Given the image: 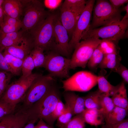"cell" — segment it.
I'll return each instance as SVG.
<instances>
[{"instance_id":"f35d334b","label":"cell","mask_w":128,"mask_h":128,"mask_svg":"<svg viewBox=\"0 0 128 128\" xmlns=\"http://www.w3.org/2000/svg\"><path fill=\"white\" fill-rule=\"evenodd\" d=\"M62 1L61 0H45L44 1V5L50 10H54L60 5Z\"/></svg>"},{"instance_id":"b9f144b4","label":"cell","mask_w":128,"mask_h":128,"mask_svg":"<svg viewBox=\"0 0 128 128\" xmlns=\"http://www.w3.org/2000/svg\"><path fill=\"white\" fill-rule=\"evenodd\" d=\"M109 2L115 8L118 9L121 6L128 3V0H110Z\"/></svg>"},{"instance_id":"4dcf8cb0","label":"cell","mask_w":128,"mask_h":128,"mask_svg":"<svg viewBox=\"0 0 128 128\" xmlns=\"http://www.w3.org/2000/svg\"><path fill=\"white\" fill-rule=\"evenodd\" d=\"M85 123L82 112L72 118L63 128H85Z\"/></svg>"},{"instance_id":"6da1fadb","label":"cell","mask_w":128,"mask_h":128,"mask_svg":"<svg viewBox=\"0 0 128 128\" xmlns=\"http://www.w3.org/2000/svg\"><path fill=\"white\" fill-rule=\"evenodd\" d=\"M23 6L21 29L30 34L33 32L47 17L48 14L44 5L36 0H21Z\"/></svg>"},{"instance_id":"e575fe53","label":"cell","mask_w":128,"mask_h":128,"mask_svg":"<svg viewBox=\"0 0 128 128\" xmlns=\"http://www.w3.org/2000/svg\"><path fill=\"white\" fill-rule=\"evenodd\" d=\"M65 106L60 99L59 100L51 115L52 122L54 123L57 118L64 112Z\"/></svg>"},{"instance_id":"30bf717a","label":"cell","mask_w":128,"mask_h":128,"mask_svg":"<svg viewBox=\"0 0 128 128\" xmlns=\"http://www.w3.org/2000/svg\"><path fill=\"white\" fill-rule=\"evenodd\" d=\"M97 76L87 71L78 72L62 81L64 91H89L97 84Z\"/></svg>"},{"instance_id":"836d02e7","label":"cell","mask_w":128,"mask_h":128,"mask_svg":"<svg viewBox=\"0 0 128 128\" xmlns=\"http://www.w3.org/2000/svg\"><path fill=\"white\" fill-rule=\"evenodd\" d=\"M121 58L120 56L116 59L108 61L101 62L98 66V68L101 69H109L113 71L118 67L120 63Z\"/></svg>"},{"instance_id":"ac0fdd59","label":"cell","mask_w":128,"mask_h":128,"mask_svg":"<svg viewBox=\"0 0 128 128\" xmlns=\"http://www.w3.org/2000/svg\"><path fill=\"white\" fill-rule=\"evenodd\" d=\"M1 7L4 13L9 17L20 20L22 16L23 6L21 0H4Z\"/></svg>"},{"instance_id":"cb8c5ba5","label":"cell","mask_w":128,"mask_h":128,"mask_svg":"<svg viewBox=\"0 0 128 128\" xmlns=\"http://www.w3.org/2000/svg\"><path fill=\"white\" fill-rule=\"evenodd\" d=\"M102 93L98 89L83 97L85 109H100V99Z\"/></svg>"},{"instance_id":"277c9868","label":"cell","mask_w":128,"mask_h":128,"mask_svg":"<svg viewBox=\"0 0 128 128\" xmlns=\"http://www.w3.org/2000/svg\"><path fill=\"white\" fill-rule=\"evenodd\" d=\"M42 74L32 73L27 77L22 76L8 85L0 99L16 106L22 100L27 91L34 81Z\"/></svg>"},{"instance_id":"ee69618b","label":"cell","mask_w":128,"mask_h":128,"mask_svg":"<svg viewBox=\"0 0 128 128\" xmlns=\"http://www.w3.org/2000/svg\"><path fill=\"white\" fill-rule=\"evenodd\" d=\"M38 119H36L31 120L26 124L22 128H34L35 123Z\"/></svg>"},{"instance_id":"3957f363","label":"cell","mask_w":128,"mask_h":128,"mask_svg":"<svg viewBox=\"0 0 128 128\" xmlns=\"http://www.w3.org/2000/svg\"><path fill=\"white\" fill-rule=\"evenodd\" d=\"M53 77L42 74L37 78L28 89L21 101V108L27 110L40 100L54 85Z\"/></svg>"},{"instance_id":"7bdbcfd3","label":"cell","mask_w":128,"mask_h":128,"mask_svg":"<svg viewBox=\"0 0 128 128\" xmlns=\"http://www.w3.org/2000/svg\"><path fill=\"white\" fill-rule=\"evenodd\" d=\"M34 128H53L47 124L42 119H39L37 124L35 126Z\"/></svg>"},{"instance_id":"d590c367","label":"cell","mask_w":128,"mask_h":128,"mask_svg":"<svg viewBox=\"0 0 128 128\" xmlns=\"http://www.w3.org/2000/svg\"><path fill=\"white\" fill-rule=\"evenodd\" d=\"M22 24L15 25L3 23L0 27V33L6 34L18 31L21 29Z\"/></svg>"},{"instance_id":"8d00e7d4","label":"cell","mask_w":128,"mask_h":128,"mask_svg":"<svg viewBox=\"0 0 128 128\" xmlns=\"http://www.w3.org/2000/svg\"><path fill=\"white\" fill-rule=\"evenodd\" d=\"M121 76L124 82H128V70L124 66L120 63L117 68L114 71Z\"/></svg>"},{"instance_id":"5bb4252c","label":"cell","mask_w":128,"mask_h":128,"mask_svg":"<svg viewBox=\"0 0 128 128\" xmlns=\"http://www.w3.org/2000/svg\"><path fill=\"white\" fill-rule=\"evenodd\" d=\"M34 47L31 36L29 33H26L19 44L6 48L4 50L17 58L23 60L30 55Z\"/></svg>"},{"instance_id":"9a60e30c","label":"cell","mask_w":128,"mask_h":128,"mask_svg":"<svg viewBox=\"0 0 128 128\" xmlns=\"http://www.w3.org/2000/svg\"><path fill=\"white\" fill-rule=\"evenodd\" d=\"M31 120L27 111L19 109L17 111L8 115L0 120V128H11L14 127L23 128Z\"/></svg>"},{"instance_id":"8992f818","label":"cell","mask_w":128,"mask_h":128,"mask_svg":"<svg viewBox=\"0 0 128 128\" xmlns=\"http://www.w3.org/2000/svg\"><path fill=\"white\" fill-rule=\"evenodd\" d=\"M128 26V19L121 20L100 28L89 30L82 38H101L110 40L118 44L124 37Z\"/></svg>"},{"instance_id":"d6a6232c","label":"cell","mask_w":128,"mask_h":128,"mask_svg":"<svg viewBox=\"0 0 128 128\" xmlns=\"http://www.w3.org/2000/svg\"><path fill=\"white\" fill-rule=\"evenodd\" d=\"M12 76L10 72L0 71V89L3 93L9 85Z\"/></svg>"},{"instance_id":"74e56055","label":"cell","mask_w":128,"mask_h":128,"mask_svg":"<svg viewBox=\"0 0 128 128\" xmlns=\"http://www.w3.org/2000/svg\"><path fill=\"white\" fill-rule=\"evenodd\" d=\"M101 128H128V120L125 119L122 121L116 123H105L102 125Z\"/></svg>"},{"instance_id":"f546056e","label":"cell","mask_w":128,"mask_h":128,"mask_svg":"<svg viewBox=\"0 0 128 128\" xmlns=\"http://www.w3.org/2000/svg\"><path fill=\"white\" fill-rule=\"evenodd\" d=\"M65 109L64 113L57 119L56 126L58 128H63L70 121L73 115L70 108L65 104Z\"/></svg>"},{"instance_id":"44dd1931","label":"cell","mask_w":128,"mask_h":128,"mask_svg":"<svg viewBox=\"0 0 128 128\" xmlns=\"http://www.w3.org/2000/svg\"><path fill=\"white\" fill-rule=\"evenodd\" d=\"M3 54L10 69L11 73L14 75H19L21 71L23 60L13 56L5 50Z\"/></svg>"},{"instance_id":"681fc988","label":"cell","mask_w":128,"mask_h":128,"mask_svg":"<svg viewBox=\"0 0 128 128\" xmlns=\"http://www.w3.org/2000/svg\"><path fill=\"white\" fill-rule=\"evenodd\" d=\"M11 128H22L21 127H12Z\"/></svg>"},{"instance_id":"7a4b0ae2","label":"cell","mask_w":128,"mask_h":128,"mask_svg":"<svg viewBox=\"0 0 128 128\" xmlns=\"http://www.w3.org/2000/svg\"><path fill=\"white\" fill-rule=\"evenodd\" d=\"M60 99L59 92L55 85L40 100L29 108L32 118L42 119L53 127L51 115Z\"/></svg>"},{"instance_id":"7dc6e473","label":"cell","mask_w":128,"mask_h":128,"mask_svg":"<svg viewBox=\"0 0 128 128\" xmlns=\"http://www.w3.org/2000/svg\"><path fill=\"white\" fill-rule=\"evenodd\" d=\"M4 0H0V7L1 6Z\"/></svg>"},{"instance_id":"484cf974","label":"cell","mask_w":128,"mask_h":128,"mask_svg":"<svg viewBox=\"0 0 128 128\" xmlns=\"http://www.w3.org/2000/svg\"><path fill=\"white\" fill-rule=\"evenodd\" d=\"M117 44L107 39H102L98 46L104 55L114 53L119 54Z\"/></svg>"},{"instance_id":"ffe728a7","label":"cell","mask_w":128,"mask_h":128,"mask_svg":"<svg viewBox=\"0 0 128 128\" xmlns=\"http://www.w3.org/2000/svg\"><path fill=\"white\" fill-rule=\"evenodd\" d=\"M111 98L115 106L128 110L127 91L124 82L120 84L118 89Z\"/></svg>"},{"instance_id":"d4e9b609","label":"cell","mask_w":128,"mask_h":128,"mask_svg":"<svg viewBox=\"0 0 128 128\" xmlns=\"http://www.w3.org/2000/svg\"><path fill=\"white\" fill-rule=\"evenodd\" d=\"M104 54L98 46L95 49L87 64L88 68L91 70H96L101 62Z\"/></svg>"},{"instance_id":"4fadbf2b","label":"cell","mask_w":128,"mask_h":128,"mask_svg":"<svg viewBox=\"0 0 128 128\" xmlns=\"http://www.w3.org/2000/svg\"><path fill=\"white\" fill-rule=\"evenodd\" d=\"M85 5L71 6L63 4L59 19L62 25L67 30L69 35L72 36Z\"/></svg>"},{"instance_id":"d6986e66","label":"cell","mask_w":128,"mask_h":128,"mask_svg":"<svg viewBox=\"0 0 128 128\" xmlns=\"http://www.w3.org/2000/svg\"><path fill=\"white\" fill-rule=\"evenodd\" d=\"M82 112L85 123L95 126L104 124L105 117L100 109H85Z\"/></svg>"},{"instance_id":"f1b7e54d","label":"cell","mask_w":128,"mask_h":128,"mask_svg":"<svg viewBox=\"0 0 128 128\" xmlns=\"http://www.w3.org/2000/svg\"><path fill=\"white\" fill-rule=\"evenodd\" d=\"M35 68L34 61L30 54L23 60L21 69L22 76L25 77L30 76L32 73V71Z\"/></svg>"},{"instance_id":"52a82bcc","label":"cell","mask_w":128,"mask_h":128,"mask_svg":"<svg viewBox=\"0 0 128 128\" xmlns=\"http://www.w3.org/2000/svg\"><path fill=\"white\" fill-rule=\"evenodd\" d=\"M121 18L120 10L114 8L109 1L97 0L94 8L89 30L110 24L121 20Z\"/></svg>"},{"instance_id":"4316f807","label":"cell","mask_w":128,"mask_h":128,"mask_svg":"<svg viewBox=\"0 0 128 128\" xmlns=\"http://www.w3.org/2000/svg\"><path fill=\"white\" fill-rule=\"evenodd\" d=\"M44 51L41 47L35 46L30 54L34 61L35 68L43 67L45 59Z\"/></svg>"},{"instance_id":"603a6c76","label":"cell","mask_w":128,"mask_h":128,"mask_svg":"<svg viewBox=\"0 0 128 128\" xmlns=\"http://www.w3.org/2000/svg\"><path fill=\"white\" fill-rule=\"evenodd\" d=\"M97 84L100 91L109 96H113L118 89L120 85L116 86L112 85L104 76L102 75L98 76Z\"/></svg>"},{"instance_id":"f6af8a7d","label":"cell","mask_w":128,"mask_h":128,"mask_svg":"<svg viewBox=\"0 0 128 128\" xmlns=\"http://www.w3.org/2000/svg\"><path fill=\"white\" fill-rule=\"evenodd\" d=\"M4 13L1 6L0 7V27L3 22Z\"/></svg>"},{"instance_id":"9c48e42d","label":"cell","mask_w":128,"mask_h":128,"mask_svg":"<svg viewBox=\"0 0 128 128\" xmlns=\"http://www.w3.org/2000/svg\"><path fill=\"white\" fill-rule=\"evenodd\" d=\"M101 40L99 38H89L80 41L75 47L70 58V69L78 67L85 68Z\"/></svg>"},{"instance_id":"8fae6325","label":"cell","mask_w":128,"mask_h":128,"mask_svg":"<svg viewBox=\"0 0 128 128\" xmlns=\"http://www.w3.org/2000/svg\"><path fill=\"white\" fill-rule=\"evenodd\" d=\"M95 2L94 0L86 1L85 7L77 22L71 39L69 41V45L71 51L89 29Z\"/></svg>"},{"instance_id":"ab89813d","label":"cell","mask_w":128,"mask_h":128,"mask_svg":"<svg viewBox=\"0 0 128 128\" xmlns=\"http://www.w3.org/2000/svg\"><path fill=\"white\" fill-rule=\"evenodd\" d=\"M0 71H6L11 73L10 69L6 61L3 52L0 50Z\"/></svg>"},{"instance_id":"c3c4849f","label":"cell","mask_w":128,"mask_h":128,"mask_svg":"<svg viewBox=\"0 0 128 128\" xmlns=\"http://www.w3.org/2000/svg\"><path fill=\"white\" fill-rule=\"evenodd\" d=\"M3 93L1 91L0 89V97L1 96H2Z\"/></svg>"},{"instance_id":"1f68e13d","label":"cell","mask_w":128,"mask_h":128,"mask_svg":"<svg viewBox=\"0 0 128 128\" xmlns=\"http://www.w3.org/2000/svg\"><path fill=\"white\" fill-rule=\"evenodd\" d=\"M16 108V106L0 99V120L6 116L14 113Z\"/></svg>"},{"instance_id":"60d3db41","label":"cell","mask_w":128,"mask_h":128,"mask_svg":"<svg viewBox=\"0 0 128 128\" xmlns=\"http://www.w3.org/2000/svg\"><path fill=\"white\" fill-rule=\"evenodd\" d=\"M3 23L13 25H15L22 24L21 21L20 20L9 17L4 13Z\"/></svg>"},{"instance_id":"7402d4cb","label":"cell","mask_w":128,"mask_h":128,"mask_svg":"<svg viewBox=\"0 0 128 128\" xmlns=\"http://www.w3.org/2000/svg\"><path fill=\"white\" fill-rule=\"evenodd\" d=\"M128 110L115 106L105 119V123L115 124L119 123L125 119Z\"/></svg>"},{"instance_id":"f907efd6","label":"cell","mask_w":128,"mask_h":128,"mask_svg":"<svg viewBox=\"0 0 128 128\" xmlns=\"http://www.w3.org/2000/svg\"></svg>"},{"instance_id":"e0dca14e","label":"cell","mask_w":128,"mask_h":128,"mask_svg":"<svg viewBox=\"0 0 128 128\" xmlns=\"http://www.w3.org/2000/svg\"><path fill=\"white\" fill-rule=\"evenodd\" d=\"M25 34V32L21 29L16 32L0 33V50L2 52L6 48L18 44L22 41Z\"/></svg>"},{"instance_id":"2e32d148","label":"cell","mask_w":128,"mask_h":128,"mask_svg":"<svg viewBox=\"0 0 128 128\" xmlns=\"http://www.w3.org/2000/svg\"><path fill=\"white\" fill-rule=\"evenodd\" d=\"M65 105L71 109L73 115L82 112L85 109L83 97H81L72 91H65L63 94Z\"/></svg>"},{"instance_id":"83f0119b","label":"cell","mask_w":128,"mask_h":128,"mask_svg":"<svg viewBox=\"0 0 128 128\" xmlns=\"http://www.w3.org/2000/svg\"><path fill=\"white\" fill-rule=\"evenodd\" d=\"M100 109L104 116L105 119L115 106L111 98L103 93L101 94L100 97Z\"/></svg>"},{"instance_id":"bcb514c9","label":"cell","mask_w":128,"mask_h":128,"mask_svg":"<svg viewBox=\"0 0 128 128\" xmlns=\"http://www.w3.org/2000/svg\"><path fill=\"white\" fill-rule=\"evenodd\" d=\"M123 10L126 12V14L122 19L123 20H126L128 19V4L123 8Z\"/></svg>"},{"instance_id":"7c38bea8","label":"cell","mask_w":128,"mask_h":128,"mask_svg":"<svg viewBox=\"0 0 128 128\" xmlns=\"http://www.w3.org/2000/svg\"><path fill=\"white\" fill-rule=\"evenodd\" d=\"M54 41L53 51L69 58L72 51L69 45V34L67 30L61 24L59 17L58 16L54 25Z\"/></svg>"},{"instance_id":"ba28073f","label":"cell","mask_w":128,"mask_h":128,"mask_svg":"<svg viewBox=\"0 0 128 128\" xmlns=\"http://www.w3.org/2000/svg\"><path fill=\"white\" fill-rule=\"evenodd\" d=\"M70 58L64 56L53 51L45 55L43 66L52 77L67 79L70 77Z\"/></svg>"},{"instance_id":"5b68a950","label":"cell","mask_w":128,"mask_h":128,"mask_svg":"<svg viewBox=\"0 0 128 128\" xmlns=\"http://www.w3.org/2000/svg\"><path fill=\"white\" fill-rule=\"evenodd\" d=\"M57 15L48 14L39 26L30 34L35 47H41L45 50L53 51L54 45V25Z\"/></svg>"}]
</instances>
